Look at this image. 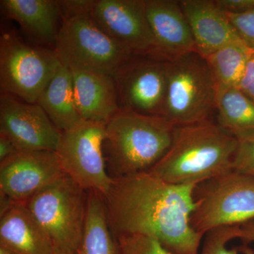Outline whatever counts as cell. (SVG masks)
I'll use <instances>...</instances> for the list:
<instances>
[{
    "instance_id": "2e32d148",
    "label": "cell",
    "mask_w": 254,
    "mask_h": 254,
    "mask_svg": "<svg viewBox=\"0 0 254 254\" xmlns=\"http://www.w3.org/2000/svg\"><path fill=\"white\" fill-rule=\"evenodd\" d=\"M7 19L17 23L33 44L55 50L63 19L55 0H1Z\"/></svg>"
},
{
    "instance_id": "8992f818",
    "label": "cell",
    "mask_w": 254,
    "mask_h": 254,
    "mask_svg": "<svg viewBox=\"0 0 254 254\" xmlns=\"http://www.w3.org/2000/svg\"><path fill=\"white\" fill-rule=\"evenodd\" d=\"M193 196L190 225L203 236L217 227L254 221V177L233 170L196 185Z\"/></svg>"
},
{
    "instance_id": "4dcf8cb0",
    "label": "cell",
    "mask_w": 254,
    "mask_h": 254,
    "mask_svg": "<svg viewBox=\"0 0 254 254\" xmlns=\"http://www.w3.org/2000/svg\"><path fill=\"white\" fill-rule=\"evenodd\" d=\"M243 226L244 232H245L244 242L245 243L254 242V221L244 224Z\"/></svg>"
},
{
    "instance_id": "7a4b0ae2",
    "label": "cell",
    "mask_w": 254,
    "mask_h": 254,
    "mask_svg": "<svg viewBox=\"0 0 254 254\" xmlns=\"http://www.w3.org/2000/svg\"><path fill=\"white\" fill-rule=\"evenodd\" d=\"M239 141L210 120L175 127L166 154L148 173L176 185H196L233 170Z\"/></svg>"
},
{
    "instance_id": "9a60e30c",
    "label": "cell",
    "mask_w": 254,
    "mask_h": 254,
    "mask_svg": "<svg viewBox=\"0 0 254 254\" xmlns=\"http://www.w3.org/2000/svg\"><path fill=\"white\" fill-rule=\"evenodd\" d=\"M180 4L190 25L195 50L203 58L242 40L215 0H182Z\"/></svg>"
},
{
    "instance_id": "ba28073f",
    "label": "cell",
    "mask_w": 254,
    "mask_h": 254,
    "mask_svg": "<svg viewBox=\"0 0 254 254\" xmlns=\"http://www.w3.org/2000/svg\"><path fill=\"white\" fill-rule=\"evenodd\" d=\"M55 50L66 67L93 70L114 78L134 55L107 35L90 14L63 20Z\"/></svg>"
},
{
    "instance_id": "44dd1931",
    "label": "cell",
    "mask_w": 254,
    "mask_h": 254,
    "mask_svg": "<svg viewBox=\"0 0 254 254\" xmlns=\"http://www.w3.org/2000/svg\"><path fill=\"white\" fill-rule=\"evenodd\" d=\"M75 254H120L118 240L112 230L104 198L88 191L84 230Z\"/></svg>"
},
{
    "instance_id": "7c38bea8",
    "label": "cell",
    "mask_w": 254,
    "mask_h": 254,
    "mask_svg": "<svg viewBox=\"0 0 254 254\" xmlns=\"http://www.w3.org/2000/svg\"><path fill=\"white\" fill-rule=\"evenodd\" d=\"M90 16L107 35L133 54L154 53L145 0H95Z\"/></svg>"
},
{
    "instance_id": "603a6c76",
    "label": "cell",
    "mask_w": 254,
    "mask_h": 254,
    "mask_svg": "<svg viewBox=\"0 0 254 254\" xmlns=\"http://www.w3.org/2000/svg\"><path fill=\"white\" fill-rule=\"evenodd\" d=\"M242 225L224 226L212 229L203 237L200 254H239L240 248L230 249L228 244L232 240L242 239Z\"/></svg>"
},
{
    "instance_id": "484cf974",
    "label": "cell",
    "mask_w": 254,
    "mask_h": 254,
    "mask_svg": "<svg viewBox=\"0 0 254 254\" xmlns=\"http://www.w3.org/2000/svg\"><path fill=\"white\" fill-rule=\"evenodd\" d=\"M226 14L241 38L254 49V9L242 14Z\"/></svg>"
},
{
    "instance_id": "1f68e13d",
    "label": "cell",
    "mask_w": 254,
    "mask_h": 254,
    "mask_svg": "<svg viewBox=\"0 0 254 254\" xmlns=\"http://www.w3.org/2000/svg\"><path fill=\"white\" fill-rule=\"evenodd\" d=\"M240 248V252H242L243 254H254V252L252 249L249 248L247 246V244H245V245L242 246Z\"/></svg>"
},
{
    "instance_id": "4316f807",
    "label": "cell",
    "mask_w": 254,
    "mask_h": 254,
    "mask_svg": "<svg viewBox=\"0 0 254 254\" xmlns=\"http://www.w3.org/2000/svg\"><path fill=\"white\" fill-rule=\"evenodd\" d=\"M59 1L63 19L90 14L95 0H64Z\"/></svg>"
},
{
    "instance_id": "d6986e66",
    "label": "cell",
    "mask_w": 254,
    "mask_h": 254,
    "mask_svg": "<svg viewBox=\"0 0 254 254\" xmlns=\"http://www.w3.org/2000/svg\"><path fill=\"white\" fill-rule=\"evenodd\" d=\"M36 103L62 132L77 126L83 120L76 108L71 71L64 65L62 64L45 87Z\"/></svg>"
},
{
    "instance_id": "ac0fdd59",
    "label": "cell",
    "mask_w": 254,
    "mask_h": 254,
    "mask_svg": "<svg viewBox=\"0 0 254 254\" xmlns=\"http://www.w3.org/2000/svg\"><path fill=\"white\" fill-rule=\"evenodd\" d=\"M0 247L14 254H58L24 204L14 203L0 219Z\"/></svg>"
},
{
    "instance_id": "83f0119b",
    "label": "cell",
    "mask_w": 254,
    "mask_h": 254,
    "mask_svg": "<svg viewBox=\"0 0 254 254\" xmlns=\"http://www.w3.org/2000/svg\"><path fill=\"white\" fill-rule=\"evenodd\" d=\"M238 88L254 101V49L251 52L247 60Z\"/></svg>"
},
{
    "instance_id": "277c9868",
    "label": "cell",
    "mask_w": 254,
    "mask_h": 254,
    "mask_svg": "<svg viewBox=\"0 0 254 254\" xmlns=\"http://www.w3.org/2000/svg\"><path fill=\"white\" fill-rule=\"evenodd\" d=\"M217 91L206 60L196 51L169 60L163 118L175 127L208 120L215 110Z\"/></svg>"
},
{
    "instance_id": "6da1fadb",
    "label": "cell",
    "mask_w": 254,
    "mask_h": 254,
    "mask_svg": "<svg viewBox=\"0 0 254 254\" xmlns=\"http://www.w3.org/2000/svg\"><path fill=\"white\" fill-rule=\"evenodd\" d=\"M195 187L148 172L113 180L103 197L113 233L152 237L173 254H198L203 236L190 225Z\"/></svg>"
},
{
    "instance_id": "f1b7e54d",
    "label": "cell",
    "mask_w": 254,
    "mask_h": 254,
    "mask_svg": "<svg viewBox=\"0 0 254 254\" xmlns=\"http://www.w3.org/2000/svg\"><path fill=\"white\" fill-rule=\"evenodd\" d=\"M218 7L229 14H242L254 9V0H215Z\"/></svg>"
},
{
    "instance_id": "f546056e",
    "label": "cell",
    "mask_w": 254,
    "mask_h": 254,
    "mask_svg": "<svg viewBox=\"0 0 254 254\" xmlns=\"http://www.w3.org/2000/svg\"><path fill=\"white\" fill-rule=\"evenodd\" d=\"M18 152L19 151L8 138L0 135V162L4 161Z\"/></svg>"
},
{
    "instance_id": "d4e9b609",
    "label": "cell",
    "mask_w": 254,
    "mask_h": 254,
    "mask_svg": "<svg viewBox=\"0 0 254 254\" xmlns=\"http://www.w3.org/2000/svg\"><path fill=\"white\" fill-rule=\"evenodd\" d=\"M233 170L254 177V135L239 141Z\"/></svg>"
},
{
    "instance_id": "d6a6232c",
    "label": "cell",
    "mask_w": 254,
    "mask_h": 254,
    "mask_svg": "<svg viewBox=\"0 0 254 254\" xmlns=\"http://www.w3.org/2000/svg\"><path fill=\"white\" fill-rule=\"evenodd\" d=\"M0 254H14L9 252V250L4 248V247H0Z\"/></svg>"
},
{
    "instance_id": "e0dca14e",
    "label": "cell",
    "mask_w": 254,
    "mask_h": 254,
    "mask_svg": "<svg viewBox=\"0 0 254 254\" xmlns=\"http://www.w3.org/2000/svg\"><path fill=\"white\" fill-rule=\"evenodd\" d=\"M68 68L72 76L75 102L81 118L106 125L120 110L115 78L86 68Z\"/></svg>"
},
{
    "instance_id": "30bf717a",
    "label": "cell",
    "mask_w": 254,
    "mask_h": 254,
    "mask_svg": "<svg viewBox=\"0 0 254 254\" xmlns=\"http://www.w3.org/2000/svg\"><path fill=\"white\" fill-rule=\"evenodd\" d=\"M167 61L151 54L133 55L115 76L120 110L163 117Z\"/></svg>"
},
{
    "instance_id": "836d02e7",
    "label": "cell",
    "mask_w": 254,
    "mask_h": 254,
    "mask_svg": "<svg viewBox=\"0 0 254 254\" xmlns=\"http://www.w3.org/2000/svg\"><path fill=\"white\" fill-rule=\"evenodd\" d=\"M58 254H75L73 252H58Z\"/></svg>"
},
{
    "instance_id": "5bb4252c",
    "label": "cell",
    "mask_w": 254,
    "mask_h": 254,
    "mask_svg": "<svg viewBox=\"0 0 254 254\" xmlns=\"http://www.w3.org/2000/svg\"><path fill=\"white\" fill-rule=\"evenodd\" d=\"M147 18L155 42L153 55L165 60L196 51L180 1L145 0Z\"/></svg>"
},
{
    "instance_id": "cb8c5ba5",
    "label": "cell",
    "mask_w": 254,
    "mask_h": 254,
    "mask_svg": "<svg viewBox=\"0 0 254 254\" xmlns=\"http://www.w3.org/2000/svg\"><path fill=\"white\" fill-rule=\"evenodd\" d=\"M120 254H173L158 240L140 235H119Z\"/></svg>"
},
{
    "instance_id": "5b68a950",
    "label": "cell",
    "mask_w": 254,
    "mask_h": 254,
    "mask_svg": "<svg viewBox=\"0 0 254 254\" xmlns=\"http://www.w3.org/2000/svg\"><path fill=\"white\" fill-rule=\"evenodd\" d=\"M55 50L28 43L16 28L1 26L0 91L28 103L38 97L62 66Z\"/></svg>"
},
{
    "instance_id": "3957f363",
    "label": "cell",
    "mask_w": 254,
    "mask_h": 254,
    "mask_svg": "<svg viewBox=\"0 0 254 254\" xmlns=\"http://www.w3.org/2000/svg\"><path fill=\"white\" fill-rule=\"evenodd\" d=\"M175 126L163 117L120 110L106 124L103 154L113 180L147 173L163 158Z\"/></svg>"
},
{
    "instance_id": "9c48e42d",
    "label": "cell",
    "mask_w": 254,
    "mask_h": 254,
    "mask_svg": "<svg viewBox=\"0 0 254 254\" xmlns=\"http://www.w3.org/2000/svg\"><path fill=\"white\" fill-rule=\"evenodd\" d=\"M105 126V124L83 120L77 126L63 132L55 151L65 175L86 191L95 190L103 197L113 183L107 172L103 154Z\"/></svg>"
},
{
    "instance_id": "7402d4cb",
    "label": "cell",
    "mask_w": 254,
    "mask_h": 254,
    "mask_svg": "<svg viewBox=\"0 0 254 254\" xmlns=\"http://www.w3.org/2000/svg\"><path fill=\"white\" fill-rule=\"evenodd\" d=\"M253 49L242 39L222 47L205 58L218 86L238 88Z\"/></svg>"
},
{
    "instance_id": "8fae6325",
    "label": "cell",
    "mask_w": 254,
    "mask_h": 254,
    "mask_svg": "<svg viewBox=\"0 0 254 254\" xmlns=\"http://www.w3.org/2000/svg\"><path fill=\"white\" fill-rule=\"evenodd\" d=\"M62 133L37 103L0 95V135L18 151H56Z\"/></svg>"
},
{
    "instance_id": "4fadbf2b",
    "label": "cell",
    "mask_w": 254,
    "mask_h": 254,
    "mask_svg": "<svg viewBox=\"0 0 254 254\" xmlns=\"http://www.w3.org/2000/svg\"><path fill=\"white\" fill-rule=\"evenodd\" d=\"M64 175L56 152H18L0 162V192L25 205Z\"/></svg>"
},
{
    "instance_id": "52a82bcc",
    "label": "cell",
    "mask_w": 254,
    "mask_h": 254,
    "mask_svg": "<svg viewBox=\"0 0 254 254\" xmlns=\"http://www.w3.org/2000/svg\"><path fill=\"white\" fill-rule=\"evenodd\" d=\"M88 191L64 175L25 204L58 252L76 253L86 221Z\"/></svg>"
},
{
    "instance_id": "ffe728a7",
    "label": "cell",
    "mask_w": 254,
    "mask_h": 254,
    "mask_svg": "<svg viewBox=\"0 0 254 254\" xmlns=\"http://www.w3.org/2000/svg\"><path fill=\"white\" fill-rule=\"evenodd\" d=\"M217 125L238 141L254 135V101L237 87L218 86Z\"/></svg>"
}]
</instances>
